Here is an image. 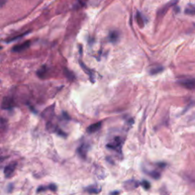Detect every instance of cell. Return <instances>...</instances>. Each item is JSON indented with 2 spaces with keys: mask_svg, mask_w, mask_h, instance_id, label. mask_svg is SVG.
I'll return each instance as SVG.
<instances>
[{
  "mask_svg": "<svg viewBox=\"0 0 195 195\" xmlns=\"http://www.w3.org/2000/svg\"><path fill=\"white\" fill-rule=\"evenodd\" d=\"M121 146H122V139L120 136H116L114 138L111 143L107 145V148L115 151L121 152Z\"/></svg>",
  "mask_w": 195,
  "mask_h": 195,
  "instance_id": "6da1fadb",
  "label": "cell"
},
{
  "mask_svg": "<svg viewBox=\"0 0 195 195\" xmlns=\"http://www.w3.org/2000/svg\"><path fill=\"white\" fill-rule=\"evenodd\" d=\"M179 83L184 88L187 89L192 90L195 88V79H182L179 82Z\"/></svg>",
  "mask_w": 195,
  "mask_h": 195,
  "instance_id": "7a4b0ae2",
  "label": "cell"
},
{
  "mask_svg": "<svg viewBox=\"0 0 195 195\" xmlns=\"http://www.w3.org/2000/svg\"><path fill=\"white\" fill-rule=\"evenodd\" d=\"M17 163L16 162H12V163L9 164L8 165H6L4 168V175L5 178H11L12 176V175L15 172V170L16 168Z\"/></svg>",
  "mask_w": 195,
  "mask_h": 195,
  "instance_id": "3957f363",
  "label": "cell"
},
{
  "mask_svg": "<svg viewBox=\"0 0 195 195\" xmlns=\"http://www.w3.org/2000/svg\"><path fill=\"white\" fill-rule=\"evenodd\" d=\"M88 148H89V146L87 143H82L78 147L77 149V153L79 154V156H80L82 159H85L87 156V153H88Z\"/></svg>",
  "mask_w": 195,
  "mask_h": 195,
  "instance_id": "277c9868",
  "label": "cell"
},
{
  "mask_svg": "<svg viewBox=\"0 0 195 195\" xmlns=\"http://www.w3.org/2000/svg\"><path fill=\"white\" fill-rule=\"evenodd\" d=\"M14 107V101L12 98L9 97L3 98L2 101V108L4 110H9L12 109Z\"/></svg>",
  "mask_w": 195,
  "mask_h": 195,
  "instance_id": "5b68a950",
  "label": "cell"
},
{
  "mask_svg": "<svg viewBox=\"0 0 195 195\" xmlns=\"http://www.w3.org/2000/svg\"><path fill=\"white\" fill-rule=\"evenodd\" d=\"M30 44H31V42L29 41H26V42L23 43V44H17V45L14 46V47H12V50L13 52H16V53H18V52L24 51V50H27V49L30 47Z\"/></svg>",
  "mask_w": 195,
  "mask_h": 195,
  "instance_id": "8992f818",
  "label": "cell"
},
{
  "mask_svg": "<svg viewBox=\"0 0 195 195\" xmlns=\"http://www.w3.org/2000/svg\"><path fill=\"white\" fill-rule=\"evenodd\" d=\"M47 190H50V191H53V192H55L57 190V186L55 184H50L49 185H47V186H44V185H41L37 189V192L40 193V192H43V191H45Z\"/></svg>",
  "mask_w": 195,
  "mask_h": 195,
  "instance_id": "52a82bcc",
  "label": "cell"
},
{
  "mask_svg": "<svg viewBox=\"0 0 195 195\" xmlns=\"http://www.w3.org/2000/svg\"><path fill=\"white\" fill-rule=\"evenodd\" d=\"M85 191H86V192L89 193V194H97L101 192V188L99 186V185H89V186L86 187V188H85Z\"/></svg>",
  "mask_w": 195,
  "mask_h": 195,
  "instance_id": "ba28073f",
  "label": "cell"
},
{
  "mask_svg": "<svg viewBox=\"0 0 195 195\" xmlns=\"http://www.w3.org/2000/svg\"><path fill=\"white\" fill-rule=\"evenodd\" d=\"M54 106L55 104L50 106L49 107L46 108L44 110V111L42 113V117H44V119H50L52 117L53 114V111H54Z\"/></svg>",
  "mask_w": 195,
  "mask_h": 195,
  "instance_id": "9c48e42d",
  "label": "cell"
},
{
  "mask_svg": "<svg viewBox=\"0 0 195 195\" xmlns=\"http://www.w3.org/2000/svg\"><path fill=\"white\" fill-rule=\"evenodd\" d=\"M101 125H102V123L100 121V122H97L96 124H93L92 125H90L89 127L87 128V132L88 133H94L98 131V130L101 129Z\"/></svg>",
  "mask_w": 195,
  "mask_h": 195,
  "instance_id": "30bf717a",
  "label": "cell"
},
{
  "mask_svg": "<svg viewBox=\"0 0 195 195\" xmlns=\"http://www.w3.org/2000/svg\"><path fill=\"white\" fill-rule=\"evenodd\" d=\"M139 185H140V183L137 182L136 181L129 180L124 183V187H125L126 189L132 190V189H134V188H137V187L139 186Z\"/></svg>",
  "mask_w": 195,
  "mask_h": 195,
  "instance_id": "8fae6325",
  "label": "cell"
},
{
  "mask_svg": "<svg viewBox=\"0 0 195 195\" xmlns=\"http://www.w3.org/2000/svg\"><path fill=\"white\" fill-rule=\"evenodd\" d=\"M120 38V33L117 31H110L109 32V35H108V38L109 41L111 43H116L117 42L118 39Z\"/></svg>",
  "mask_w": 195,
  "mask_h": 195,
  "instance_id": "7c38bea8",
  "label": "cell"
},
{
  "mask_svg": "<svg viewBox=\"0 0 195 195\" xmlns=\"http://www.w3.org/2000/svg\"><path fill=\"white\" fill-rule=\"evenodd\" d=\"M136 21H137L138 25H139L140 27H143L144 24H145V21H144L143 17V15H141V13L139 12H136Z\"/></svg>",
  "mask_w": 195,
  "mask_h": 195,
  "instance_id": "4fadbf2b",
  "label": "cell"
},
{
  "mask_svg": "<svg viewBox=\"0 0 195 195\" xmlns=\"http://www.w3.org/2000/svg\"><path fill=\"white\" fill-rule=\"evenodd\" d=\"M176 3H177V2H171L168 3V4L165 5H164V7L162 8V9H161L159 11V13L158 14H159V15H162H162H164V14L166 13L167 10L169 9L170 6L176 4Z\"/></svg>",
  "mask_w": 195,
  "mask_h": 195,
  "instance_id": "5bb4252c",
  "label": "cell"
},
{
  "mask_svg": "<svg viewBox=\"0 0 195 195\" xmlns=\"http://www.w3.org/2000/svg\"><path fill=\"white\" fill-rule=\"evenodd\" d=\"M185 13L189 15H195V5H188L185 10Z\"/></svg>",
  "mask_w": 195,
  "mask_h": 195,
  "instance_id": "9a60e30c",
  "label": "cell"
},
{
  "mask_svg": "<svg viewBox=\"0 0 195 195\" xmlns=\"http://www.w3.org/2000/svg\"><path fill=\"white\" fill-rule=\"evenodd\" d=\"M46 72H47V69H46L45 66H44V67H41L40 70H38V72H37V75H38V76L39 78L43 79V78H44V76H45L46 74Z\"/></svg>",
  "mask_w": 195,
  "mask_h": 195,
  "instance_id": "2e32d148",
  "label": "cell"
},
{
  "mask_svg": "<svg viewBox=\"0 0 195 195\" xmlns=\"http://www.w3.org/2000/svg\"><path fill=\"white\" fill-rule=\"evenodd\" d=\"M163 70V67H153V68L150 70V73L151 75H155L158 74V73H161V72Z\"/></svg>",
  "mask_w": 195,
  "mask_h": 195,
  "instance_id": "e0dca14e",
  "label": "cell"
},
{
  "mask_svg": "<svg viewBox=\"0 0 195 195\" xmlns=\"http://www.w3.org/2000/svg\"><path fill=\"white\" fill-rule=\"evenodd\" d=\"M64 74H65V76H67V79H69L70 80H74L75 79L74 74H73L72 72H70L69 70L65 69V70H64Z\"/></svg>",
  "mask_w": 195,
  "mask_h": 195,
  "instance_id": "ac0fdd59",
  "label": "cell"
},
{
  "mask_svg": "<svg viewBox=\"0 0 195 195\" xmlns=\"http://www.w3.org/2000/svg\"><path fill=\"white\" fill-rule=\"evenodd\" d=\"M148 173L149 175L151 176L152 178H153V179H159V178H160V173L156 171H152V172H149Z\"/></svg>",
  "mask_w": 195,
  "mask_h": 195,
  "instance_id": "d6986e66",
  "label": "cell"
},
{
  "mask_svg": "<svg viewBox=\"0 0 195 195\" xmlns=\"http://www.w3.org/2000/svg\"><path fill=\"white\" fill-rule=\"evenodd\" d=\"M29 32H30V31H27V32H26V33L18 35V36H16V37H15V38H10V39H9V40H7V41H5V42H7L8 44H9V43L12 42V41H15V40H17V39H19V38H22L23 36H24V35L27 34H28Z\"/></svg>",
  "mask_w": 195,
  "mask_h": 195,
  "instance_id": "ffe728a7",
  "label": "cell"
},
{
  "mask_svg": "<svg viewBox=\"0 0 195 195\" xmlns=\"http://www.w3.org/2000/svg\"><path fill=\"white\" fill-rule=\"evenodd\" d=\"M140 185H142V186L143 187V188H145V189H146V190L150 189V186H151V185H150V182H149L148 181H146V180H143V182L140 183Z\"/></svg>",
  "mask_w": 195,
  "mask_h": 195,
  "instance_id": "44dd1931",
  "label": "cell"
},
{
  "mask_svg": "<svg viewBox=\"0 0 195 195\" xmlns=\"http://www.w3.org/2000/svg\"><path fill=\"white\" fill-rule=\"evenodd\" d=\"M55 131H56V133H57L58 135H60V136H63V137H66V136H67V133H64V132L63 131V130H55Z\"/></svg>",
  "mask_w": 195,
  "mask_h": 195,
  "instance_id": "7402d4cb",
  "label": "cell"
},
{
  "mask_svg": "<svg viewBox=\"0 0 195 195\" xmlns=\"http://www.w3.org/2000/svg\"><path fill=\"white\" fill-rule=\"evenodd\" d=\"M13 184H9V185H8L7 187V192L8 193H11L12 191V190H13Z\"/></svg>",
  "mask_w": 195,
  "mask_h": 195,
  "instance_id": "603a6c76",
  "label": "cell"
},
{
  "mask_svg": "<svg viewBox=\"0 0 195 195\" xmlns=\"http://www.w3.org/2000/svg\"><path fill=\"white\" fill-rule=\"evenodd\" d=\"M63 118H64V119L67 120V121H69V120H70V117L69 116L68 114H67V112H65V111L63 112Z\"/></svg>",
  "mask_w": 195,
  "mask_h": 195,
  "instance_id": "cb8c5ba5",
  "label": "cell"
},
{
  "mask_svg": "<svg viewBox=\"0 0 195 195\" xmlns=\"http://www.w3.org/2000/svg\"><path fill=\"white\" fill-rule=\"evenodd\" d=\"M119 194H120L119 191H112V192L110 194V195H118Z\"/></svg>",
  "mask_w": 195,
  "mask_h": 195,
  "instance_id": "d4e9b609",
  "label": "cell"
}]
</instances>
